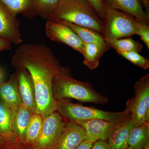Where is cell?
I'll list each match as a JSON object with an SVG mask.
<instances>
[{
  "instance_id": "6da1fadb",
  "label": "cell",
  "mask_w": 149,
  "mask_h": 149,
  "mask_svg": "<svg viewBox=\"0 0 149 149\" xmlns=\"http://www.w3.org/2000/svg\"><path fill=\"white\" fill-rule=\"evenodd\" d=\"M11 64L16 69L25 70L30 74L35 88L36 113L41 115L44 120L56 111L52 82L61 66L50 48L45 45H22L15 52Z\"/></svg>"
},
{
  "instance_id": "7a4b0ae2",
  "label": "cell",
  "mask_w": 149,
  "mask_h": 149,
  "mask_svg": "<svg viewBox=\"0 0 149 149\" xmlns=\"http://www.w3.org/2000/svg\"><path fill=\"white\" fill-rule=\"evenodd\" d=\"M52 92L56 101L72 98L81 102L102 105L108 102L107 98L97 92L91 84L74 79L69 70L61 66L53 80Z\"/></svg>"
},
{
  "instance_id": "3957f363",
  "label": "cell",
  "mask_w": 149,
  "mask_h": 149,
  "mask_svg": "<svg viewBox=\"0 0 149 149\" xmlns=\"http://www.w3.org/2000/svg\"><path fill=\"white\" fill-rule=\"evenodd\" d=\"M51 19L71 22L102 35L103 33V21L86 0H60Z\"/></svg>"
},
{
  "instance_id": "277c9868",
  "label": "cell",
  "mask_w": 149,
  "mask_h": 149,
  "mask_svg": "<svg viewBox=\"0 0 149 149\" xmlns=\"http://www.w3.org/2000/svg\"><path fill=\"white\" fill-rule=\"evenodd\" d=\"M56 111L66 120L73 122L100 119L118 124L130 118V115L125 110L116 112L104 111L73 103L65 99L57 100Z\"/></svg>"
},
{
  "instance_id": "5b68a950",
  "label": "cell",
  "mask_w": 149,
  "mask_h": 149,
  "mask_svg": "<svg viewBox=\"0 0 149 149\" xmlns=\"http://www.w3.org/2000/svg\"><path fill=\"white\" fill-rule=\"evenodd\" d=\"M104 15L102 36L107 44L114 40L136 35L137 19L130 14L112 8L103 1Z\"/></svg>"
},
{
  "instance_id": "8992f818",
  "label": "cell",
  "mask_w": 149,
  "mask_h": 149,
  "mask_svg": "<svg viewBox=\"0 0 149 149\" xmlns=\"http://www.w3.org/2000/svg\"><path fill=\"white\" fill-rule=\"evenodd\" d=\"M134 96L127 101L125 110L135 127L149 123V74L135 83Z\"/></svg>"
},
{
  "instance_id": "52a82bcc",
  "label": "cell",
  "mask_w": 149,
  "mask_h": 149,
  "mask_svg": "<svg viewBox=\"0 0 149 149\" xmlns=\"http://www.w3.org/2000/svg\"><path fill=\"white\" fill-rule=\"evenodd\" d=\"M57 111L48 116L43 122V128L32 149H54L61 136L67 121Z\"/></svg>"
},
{
  "instance_id": "ba28073f",
  "label": "cell",
  "mask_w": 149,
  "mask_h": 149,
  "mask_svg": "<svg viewBox=\"0 0 149 149\" xmlns=\"http://www.w3.org/2000/svg\"><path fill=\"white\" fill-rule=\"evenodd\" d=\"M45 33L51 40L63 43L83 53V41L70 27L61 21L48 19L45 25Z\"/></svg>"
},
{
  "instance_id": "9c48e42d",
  "label": "cell",
  "mask_w": 149,
  "mask_h": 149,
  "mask_svg": "<svg viewBox=\"0 0 149 149\" xmlns=\"http://www.w3.org/2000/svg\"><path fill=\"white\" fill-rule=\"evenodd\" d=\"M16 16L0 3V38L15 45L22 42Z\"/></svg>"
},
{
  "instance_id": "30bf717a",
  "label": "cell",
  "mask_w": 149,
  "mask_h": 149,
  "mask_svg": "<svg viewBox=\"0 0 149 149\" xmlns=\"http://www.w3.org/2000/svg\"><path fill=\"white\" fill-rule=\"evenodd\" d=\"M85 138L84 128L76 122L67 120L54 149H75Z\"/></svg>"
},
{
  "instance_id": "8fae6325",
  "label": "cell",
  "mask_w": 149,
  "mask_h": 149,
  "mask_svg": "<svg viewBox=\"0 0 149 149\" xmlns=\"http://www.w3.org/2000/svg\"><path fill=\"white\" fill-rule=\"evenodd\" d=\"M17 70L18 89L22 105L36 113V101L34 84L30 74L24 69Z\"/></svg>"
},
{
  "instance_id": "7c38bea8",
  "label": "cell",
  "mask_w": 149,
  "mask_h": 149,
  "mask_svg": "<svg viewBox=\"0 0 149 149\" xmlns=\"http://www.w3.org/2000/svg\"><path fill=\"white\" fill-rule=\"evenodd\" d=\"M75 122L84 128L85 140H92L94 142L100 140L106 141L110 130L118 124L100 119L80 120Z\"/></svg>"
},
{
  "instance_id": "4fadbf2b",
  "label": "cell",
  "mask_w": 149,
  "mask_h": 149,
  "mask_svg": "<svg viewBox=\"0 0 149 149\" xmlns=\"http://www.w3.org/2000/svg\"><path fill=\"white\" fill-rule=\"evenodd\" d=\"M135 127L130 118L118 124L109 133L107 140L111 149H125L131 130Z\"/></svg>"
},
{
  "instance_id": "5bb4252c",
  "label": "cell",
  "mask_w": 149,
  "mask_h": 149,
  "mask_svg": "<svg viewBox=\"0 0 149 149\" xmlns=\"http://www.w3.org/2000/svg\"><path fill=\"white\" fill-rule=\"evenodd\" d=\"M0 100L12 111L22 104L18 89L17 73L15 72L8 82L0 83Z\"/></svg>"
},
{
  "instance_id": "9a60e30c",
  "label": "cell",
  "mask_w": 149,
  "mask_h": 149,
  "mask_svg": "<svg viewBox=\"0 0 149 149\" xmlns=\"http://www.w3.org/2000/svg\"><path fill=\"white\" fill-rule=\"evenodd\" d=\"M109 6L130 14L149 24V16L143 8L140 0H103Z\"/></svg>"
},
{
  "instance_id": "2e32d148",
  "label": "cell",
  "mask_w": 149,
  "mask_h": 149,
  "mask_svg": "<svg viewBox=\"0 0 149 149\" xmlns=\"http://www.w3.org/2000/svg\"><path fill=\"white\" fill-rule=\"evenodd\" d=\"M12 111V125L16 138L24 143L26 131L32 112L21 104Z\"/></svg>"
},
{
  "instance_id": "e0dca14e",
  "label": "cell",
  "mask_w": 149,
  "mask_h": 149,
  "mask_svg": "<svg viewBox=\"0 0 149 149\" xmlns=\"http://www.w3.org/2000/svg\"><path fill=\"white\" fill-rule=\"evenodd\" d=\"M60 21L70 27L83 43H95L101 46L106 51L108 50L109 46L107 44L102 35L98 32L93 29L76 25L68 22Z\"/></svg>"
},
{
  "instance_id": "ac0fdd59",
  "label": "cell",
  "mask_w": 149,
  "mask_h": 149,
  "mask_svg": "<svg viewBox=\"0 0 149 149\" xmlns=\"http://www.w3.org/2000/svg\"><path fill=\"white\" fill-rule=\"evenodd\" d=\"M0 3L16 15L22 14L29 18L37 15L35 0H0Z\"/></svg>"
},
{
  "instance_id": "d6986e66",
  "label": "cell",
  "mask_w": 149,
  "mask_h": 149,
  "mask_svg": "<svg viewBox=\"0 0 149 149\" xmlns=\"http://www.w3.org/2000/svg\"><path fill=\"white\" fill-rule=\"evenodd\" d=\"M12 119L11 110L0 100V137L4 141L18 139L13 129Z\"/></svg>"
},
{
  "instance_id": "ffe728a7",
  "label": "cell",
  "mask_w": 149,
  "mask_h": 149,
  "mask_svg": "<svg viewBox=\"0 0 149 149\" xmlns=\"http://www.w3.org/2000/svg\"><path fill=\"white\" fill-rule=\"evenodd\" d=\"M128 147L133 149H144L149 147V123L133 128L128 139Z\"/></svg>"
},
{
  "instance_id": "44dd1931",
  "label": "cell",
  "mask_w": 149,
  "mask_h": 149,
  "mask_svg": "<svg viewBox=\"0 0 149 149\" xmlns=\"http://www.w3.org/2000/svg\"><path fill=\"white\" fill-rule=\"evenodd\" d=\"M106 52L97 44L83 43V63L91 70L96 69L99 66L100 59Z\"/></svg>"
},
{
  "instance_id": "7402d4cb",
  "label": "cell",
  "mask_w": 149,
  "mask_h": 149,
  "mask_svg": "<svg viewBox=\"0 0 149 149\" xmlns=\"http://www.w3.org/2000/svg\"><path fill=\"white\" fill-rule=\"evenodd\" d=\"M44 118L41 115L33 113L31 116L26 131L24 143L33 146L40 136L43 128Z\"/></svg>"
},
{
  "instance_id": "603a6c76",
  "label": "cell",
  "mask_w": 149,
  "mask_h": 149,
  "mask_svg": "<svg viewBox=\"0 0 149 149\" xmlns=\"http://www.w3.org/2000/svg\"><path fill=\"white\" fill-rule=\"evenodd\" d=\"M109 46L116 52H136L139 53L143 48L141 43L130 37L114 40L110 44Z\"/></svg>"
},
{
  "instance_id": "cb8c5ba5",
  "label": "cell",
  "mask_w": 149,
  "mask_h": 149,
  "mask_svg": "<svg viewBox=\"0 0 149 149\" xmlns=\"http://www.w3.org/2000/svg\"><path fill=\"white\" fill-rule=\"evenodd\" d=\"M60 0H35L37 15L45 19L52 17L58 5Z\"/></svg>"
},
{
  "instance_id": "d4e9b609",
  "label": "cell",
  "mask_w": 149,
  "mask_h": 149,
  "mask_svg": "<svg viewBox=\"0 0 149 149\" xmlns=\"http://www.w3.org/2000/svg\"><path fill=\"white\" fill-rule=\"evenodd\" d=\"M118 54L133 64L147 70L149 68V60L136 52H116Z\"/></svg>"
},
{
  "instance_id": "484cf974",
  "label": "cell",
  "mask_w": 149,
  "mask_h": 149,
  "mask_svg": "<svg viewBox=\"0 0 149 149\" xmlns=\"http://www.w3.org/2000/svg\"><path fill=\"white\" fill-rule=\"evenodd\" d=\"M136 35H139L149 49V25L146 22L137 19Z\"/></svg>"
},
{
  "instance_id": "4316f807",
  "label": "cell",
  "mask_w": 149,
  "mask_h": 149,
  "mask_svg": "<svg viewBox=\"0 0 149 149\" xmlns=\"http://www.w3.org/2000/svg\"><path fill=\"white\" fill-rule=\"evenodd\" d=\"M0 149H32L31 146L20 141L18 139L4 141Z\"/></svg>"
},
{
  "instance_id": "83f0119b",
  "label": "cell",
  "mask_w": 149,
  "mask_h": 149,
  "mask_svg": "<svg viewBox=\"0 0 149 149\" xmlns=\"http://www.w3.org/2000/svg\"><path fill=\"white\" fill-rule=\"evenodd\" d=\"M96 11L102 20L104 19V5L103 0H86Z\"/></svg>"
},
{
  "instance_id": "f1b7e54d",
  "label": "cell",
  "mask_w": 149,
  "mask_h": 149,
  "mask_svg": "<svg viewBox=\"0 0 149 149\" xmlns=\"http://www.w3.org/2000/svg\"><path fill=\"white\" fill-rule=\"evenodd\" d=\"M91 149H111L109 144L106 141L98 140L93 143Z\"/></svg>"
},
{
  "instance_id": "f546056e",
  "label": "cell",
  "mask_w": 149,
  "mask_h": 149,
  "mask_svg": "<svg viewBox=\"0 0 149 149\" xmlns=\"http://www.w3.org/2000/svg\"><path fill=\"white\" fill-rule=\"evenodd\" d=\"M95 142L92 140H84L75 149H91Z\"/></svg>"
},
{
  "instance_id": "4dcf8cb0",
  "label": "cell",
  "mask_w": 149,
  "mask_h": 149,
  "mask_svg": "<svg viewBox=\"0 0 149 149\" xmlns=\"http://www.w3.org/2000/svg\"><path fill=\"white\" fill-rule=\"evenodd\" d=\"M11 43L8 40L0 38V52L8 48Z\"/></svg>"
},
{
  "instance_id": "1f68e13d",
  "label": "cell",
  "mask_w": 149,
  "mask_h": 149,
  "mask_svg": "<svg viewBox=\"0 0 149 149\" xmlns=\"http://www.w3.org/2000/svg\"><path fill=\"white\" fill-rule=\"evenodd\" d=\"M145 8V12L149 16V0H140Z\"/></svg>"
},
{
  "instance_id": "d6a6232c",
  "label": "cell",
  "mask_w": 149,
  "mask_h": 149,
  "mask_svg": "<svg viewBox=\"0 0 149 149\" xmlns=\"http://www.w3.org/2000/svg\"><path fill=\"white\" fill-rule=\"evenodd\" d=\"M4 141V140H3L1 137H0V147H1V145H2Z\"/></svg>"
},
{
  "instance_id": "836d02e7",
  "label": "cell",
  "mask_w": 149,
  "mask_h": 149,
  "mask_svg": "<svg viewBox=\"0 0 149 149\" xmlns=\"http://www.w3.org/2000/svg\"><path fill=\"white\" fill-rule=\"evenodd\" d=\"M2 77V75L1 73L0 72V80L1 79Z\"/></svg>"
},
{
  "instance_id": "e575fe53",
  "label": "cell",
  "mask_w": 149,
  "mask_h": 149,
  "mask_svg": "<svg viewBox=\"0 0 149 149\" xmlns=\"http://www.w3.org/2000/svg\"><path fill=\"white\" fill-rule=\"evenodd\" d=\"M125 149H133V148H130V147H128V148H126Z\"/></svg>"
},
{
  "instance_id": "d590c367",
  "label": "cell",
  "mask_w": 149,
  "mask_h": 149,
  "mask_svg": "<svg viewBox=\"0 0 149 149\" xmlns=\"http://www.w3.org/2000/svg\"><path fill=\"white\" fill-rule=\"evenodd\" d=\"M144 149H149V147H147V148H146Z\"/></svg>"
}]
</instances>
